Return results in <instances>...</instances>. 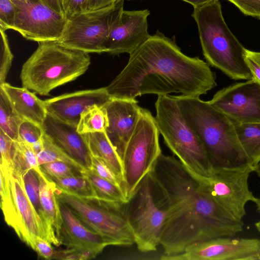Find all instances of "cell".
<instances>
[{
  "mask_svg": "<svg viewBox=\"0 0 260 260\" xmlns=\"http://www.w3.org/2000/svg\"><path fill=\"white\" fill-rule=\"evenodd\" d=\"M45 175L55 184L56 187L61 190L82 196L96 197L91 183L82 174L65 177H54L46 174Z\"/></svg>",
  "mask_w": 260,
  "mask_h": 260,
  "instance_id": "obj_29",
  "label": "cell"
},
{
  "mask_svg": "<svg viewBox=\"0 0 260 260\" xmlns=\"http://www.w3.org/2000/svg\"><path fill=\"white\" fill-rule=\"evenodd\" d=\"M192 5L193 8H197L206 5L214 0H182Z\"/></svg>",
  "mask_w": 260,
  "mask_h": 260,
  "instance_id": "obj_45",
  "label": "cell"
},
{
  "mask_svg": "<svg viewBox=\"0 0 260 260\" xmlns=\"http://www.w3.org/2000/svg\"><path fill=\"white\" fill-rule=\"evenodd\" d=\"M59 1H60V3H61V5L62 6V0H59Z\"/></svg>",
  "mask_w": 260,
  "mask_h": 260,
  "instance_id": "obj_50",
  "label": "cell"
},
{
  "mask_svg": "<svg viewBox=\"0 0 260 260\" xmlns=\"http://www.w3.org/2000/svg\"><path fill=\"white\" fill-rule=\"evenodd\" d=\"M243 14L260 19V0H228Z\"/></svg>",
  "mask_w": 260,
  "mask_h": 260,
  "instance_id": "obj_40",
  "label": "cell"
},
{
  "mask_svg": "<svg viewBox=\"0 0 260 260\" xmlns=\"http://www.w3.org/2000/svg\"><path fill=\"white\" fill-rule=\"evenodd\" d=\"M216 85L208 63L184 54L173 40L157 30L129 54L126 65L105 87L112 99H136L172 93L200 97Z\"/></svg>",
  "mask_w": 260,
  "mask_h": 260,
  "instance_id": "obj_2",
  "label": "cell"
},
{
  "mask_svg": "<svg viewBox=\"0 0 260 260\" xmlns=\"http://www.w3.org/2000/svg\"><path fill=\"white\" fill-rule=\"evenodd\" d=\"M43 147L37 155L40 166L44 164L53 161H63L69 163L82 171L85 170L80 164L68 155L57 145L44 133L42 137Z\"/></svg>",
  "mask_w": 260,
  "mask_h": 260,
  "instance_id": "obj_30",
  "label": "cell"
},
{
  "mask_svg": "<svg viewBox=\"0 0 260 260\" xmlns=\"http://www.w3.org/2000/svg\"><path fill=\"white\" fill-rule=\"evenodd\" d=\"M91 155V154H90ZM90 169L99 176L122 188L123 181L103 159L91 155Z\"/></svg>",
  "mask_w": 260,
  "mask_h": 260,
  "instance_id": "obj_32",
  "label": "cell"
},
{
  "mask_svg": "<svg viewBox=\"0 0 260 260\" xmlns=\"http://www.w3.org/2000/svg\"><path fill=\"white\" fill-rule=\"evenodd\" d=\"M16 17L13 30L25 39L40 42L58 41L68 19L41 0H26L15 4Z\"/></svg>",
  "mask_w": 260,
  "mask_h": 260,
  "instance_id": "obj_12",
  "label": "cell"
},
{
  "mask_svg": "<svg viewBox=\"0 0 260 260\" xmlns=\"http://www.w3.org/2000/svg\"><path fill=\"white\" fill-rule=\"evenodd\" d=\"M209 102L234 122H260V83L254 79L223 88Z\"/></svg>",
  "mask_w": 260,
  "mask_h": 260,
  "instance_id": "obj_13",
  "label": "cell"
},
{
  "mask_svg": "<svg viewBox=\"0 0 260 260\" xmlns=\"http://www.w3.org/2000/svg\"><path fill=\"white\" fill-rule=\"evenodd\" d=\"M16 17V6L11 0H0V29H13Z\"/></svg>",
  "mask_w": 260,
  "mask_h": 260,
  "instance_id": "obj_36",
  "label": "cell"
},
{
  "mask_svg": "<svg viewBox=\"0 0 260 260\" xmlns=\"http://www.w3.org/2000/svg\"><path fill=\"white\" fill-rule=\"evenodd\" d=\"M233 122L240 143L254 169L260 162V122Z\"/></svg>",
  "mask_w": 260,
  "mask_h": 260,
  "instance_id": "obj_24",
  "label": "cell"
},
{
  "mask_svg": "<svg viewBox=\"0 0 260 260\" xmlns=\"http://www.w3.org/2000/svg\"><path fill=\"white\" fill-rule=\"evenodd\" d=\"M191 16L208 63L233 79H253L245 58L246 48L229 28L219 1L193 8Z\"/></svg>",
  "mask_w": 260,
  "mask_h": 260,
  "instance_id": "obj_4",
  "label": "cell"
},
{
  "mask_svg": "<svg viewBox=\"0 0 260 260\" xmlns=\"http://www.w3.org/2000/svg\"><path fill=\"white\" fill-rule=\"evenodd\" d=\"M173 96L203 143L214 169L250 165L232 120L200 97Z\"/></svg>",
  "mask_w": 260,
  "mask_h": 260,
  "instance_id": "obj_3",
  "label": "cell"
},
{
  "mask_svg": "<svg viewBox=\"0 0 260 260\" xmlns=\"http://www.w3.org/2000/svg\"><path fill=\"white\" fill-rule=\"evenodd\" d=\"M89 0H62V6L68 20L88 11Z\"/></svg>",
  "mask_w": 260,
  "mask_h": 260,
  "instance_id": "obj_38",
  "label": "cell"
},
{
  "mask_svg": "<svg viewBox=\"0 0 260 260\" xmlns=\"http://www.w3.org/2000/svg\"><path fill=\"white\" fill-rule=\"evenodd\" d=\"M22 178L27 197L36 212L45 223L53 228L48 220L41 205L39 180L36 172L34 170H30L23 176Z\"/></svg>",
  "mask_w": 260,
  "mask_h": 260,
  "instance_id": "obj_31",
  "label": "cell"
},
{
  "mask_svg": "<svg viewBox=\"0 0 260 260\" xmlns=\"http://www.w3.org/2000/svg\"><path fill=\"white\" fill-rule=\"evenodd\" d=\"M84 135L90 154L105 160L123 181V168L122 160L106 132Z\"/></svg>",
  "mask_w": 260,
  "mask_h": 260,
  "instance_id": "obj_22",
  "label": "cell"
},
{
  "mask_svg": "<svg viewBox=\"0 0 260 260\" xmlns=\"http://www.w3.org/2000/svg\"><path fill=\"white\" fill-rule=\"evenodd\" d=\"M96 256L92 252L84 250L67 248L55 250L52 259L66 260H85L94 258Z\"/></svg>",
  "mask_w": 260,
  "mask_h": 260,
  "instance_id": "obj_39",
  "label": "cell"
},
{
  "mask_svg": "<svg viewBox=\"0 0 260 260\" xmlns=\"http://www.w3.org/2000/svg\"><path fill=\"white\" fill-rule=\"evenodd\" d=\"M56 193L59 202L66 205L88 228L100 234L109 246L135 243L126 215V204L110 202L95 196H79L57 187Z\"/></svg>",
  "mask_w": 260,
  "mask_h": 260,
  "instance_id": "obj_7",
  "label": "cell"
},
{
  "mask_svg": "<svg viewBox=\"0 0 260 260\" xmlns=\"http://www.w3.org/2000/svg\"><path fill=\"white\" fill-rule=\"evenodd\" d=\"M148 176L154 200L166 214L160 237L163 255L177 254L193 243L243 231V220L216 201L205 178L175 157L161 153Z\"/></svg>",
  "mask_w": 260,
  "mask_h": 260,
  "instance_id": "obj_1",
  "label": "cell"
},
{
  "mask_svg": "<svg viewBox=\"0 0 260 260\" xmlns=\"http://www.w3.org/2000/svg\"><path fill=\"white\" fill-rule=\"evenodd\" d=\"M13 174L22 177L29 170L41 171L38 157L31 146L18 139L13 141L12 150Z\"/></svg>",
  "mask_w": 260,
  "mask_h": 260,
  "instance_id": "obj_25",
  "label": "cell"
},
{
  "mask_svg": "<svg viewBox=\"0 0 260 260\" xmlns=\"http://www.w3.org/2000/svg\"><path fill=\"white\" fill-rule=\"evenodd\" d=\"M13 142V140L0 129L1 166L12 171Z\"/></svg>",
  "mask_w": 260,
  "mask_h": 260,
  "instance_id": "obj_37",
  "label": "cell"
},
{
  "mask_svg": "<svg viewBox=\"0 0 260 260\" xmlns=\"http://www.w3.org/2000/svg\"><path fill=\"white\" fill-rule=\"evenodd\" d=\"M108 125V117L104 106L94 105L82 113L77 129L83 135L102 132L106 131Z\"/></svg>",
  "mask_w": 260,
  "mask_h": 260,
  "instance_id": "obj_27",
  "label": "cell"
},
{
  "mask_svg": "<svg viewBox=\"0 0 260 260\" xmlns=\"http://www.w3.org/2000/svg\"><path fill=\"white\" fill-rule=\"evenodd\" d=\"M0 87L4 90L14 109L22 119L42 126L47 114L44 101L40 99L35 92L24 87H15L5 82Z\"/></svg>",
  "mask_w": 260,
  "mask_h": 260,
  "instance_id": "obj_21",
  "label": "cell"
},
{
  "mask_svg": "<svg viewBox=\"0 0 260 260\" xmlns=\"http://www.w3.org/2000/svg\"><path fill=\"white\" fill-rule=\"evenodd\" d=\"M254 203L255 204L256 206V209L257 211L258 212L259 215H260V197L257 198L256 197V199L255 201H254ZM255 226L257 230L260 233V218L258 221H257L255 223Z\"/></svg>",
  "mask_w": 260,
  "mask_h": 260,
  "instance_id": "obj_46",
  "label": "cell"
},
{
  "mask_svg": "<svg viewBox=\"0 0 260 260\" xmlns=\"http://www.w3.org/2000/svg\"><path fill=\"white\" fill-rule=\"evenodd\" d=\"M82 174L91 183L96 197L110 202L128 203L122 187L99 176L89 168L83 170Z\"/></svg>",
  "mask_w": 260,
  "mask_h": 260,
  "instance_id": "obj_26",
  "label": "cell"
},
{
  "mask_svg": "<svg viewBox=\"0 0 260 260\" xmlns=\"http://www.w3.org/2000/svg\"><path fill=\"white\" fill-rule=\"evenodd\" d=\"M51 244L47 240L40 237H37L35 240L33 250L41 257L47 259H51L55 252Z\"/></svg>",
  "mask_w": 260,
  "mask_h": 260,
  "instance_id": "obj_42",
  "label": "cell"
},
{
  "mask_svg": "<svg viewBox=\"0 0 260 260\" xmlns=\"http://www.w3.org/2000/svg\"><path fill=\"white\" fill-rule=\"evenodd\" d=\"M39 180L40 197L42 207L48 220L53 226L57 237L62 223L60 203L56 193L55 184L41 170L36 172ZM58 238V237H57Z\"/></svg>",
  "mask_w": 260,
  "mask_h": 260,
  "instance_id": "obj_23",
  "label": "cell"
},
{
  "mask_svg": "<svg viewBox=\"0 0 260 260\" xmlns=\"http://www.w3.org/2000/svg\"><path fill=\"white\" fill-rule=\"evenodd\" d=\"M104 107L109 120L105 132L122 160L139 121L142 108L138 106L136 99H112Z\"/></svg>",
  "mask_w": 260,
  "mask_h": 260,
  "instance_id": "obj_17",
  "label": "cell"
},
{
  "mask_svg": "<svg viewBox=\"0 0 260 260\" xmlns=\"http://www.w3.org/2000/svg\"><path fill=\"white\" fill-rule=\"evenodd\" d=\"M254 172L257 174V176L260 177V162L255 166Z\"/></svg>",
  "mask_w": 260,
  "mask_h": 260,
  "instance_id": "obj_48",
  "label": "cell"
},
{
  "mask_svg": "<svg viewBox=\"0 0 260 260\" xmlns=\"http://www.w3.org/2000/svg\"><path fill=\"white\" fill-rule=\"evenodd\" d=\"M41 170L46 174L54 177H65L82 174V171L63 161H53L42 164Z\"/></svg>",
  "mask_w": 260,
  "mask_h": 260,
  "instance_id": "obj_34",
  "label": "cell"
},
{
  "mask_svg": "<svg viewBox=\"0 0 260 260\" xmlns=\"http://www.w3.org/2000/svg\"><path fill=\"white\" fill-rule=\"evenodd\" d=\"M23 63L20 78L22 87L48 96L54 89L84 74L90 64L88 53L66 47L58 41L38 43Z\"/></svg>",
  "mask_w": 260,
  "mask_h": 260,
  "instance_id": "obj_5",
  "label": "cell"
},
{
  "mask_svg": "<svg viewBox=\"0 0 260 260\" xmlns=\"http://www.w3.org/2000/svg\"><path fill=\"white\" fill-rule=\"evenodd\" d=\"M155 107V120L168 147L191 173L200 178H210L214 168L204 146L173 96H158Z\"/></svg>",
  "mask_w": 260,
  "mask_h": 260,
  "instance_id": "obj_6",
  "label": "cell"
},
{
  "mask_svg": "<svg viewBox=\"0 0 260 260\" xmlns=\"http://www.w3.org/2000/svg\"><path fill=\"white\" fill-rule=\"evenodd\" d=\"M112 99L106 87L77 91L44 101L47 113L68 124L77 126L81 114L88 107L104 106Z\"/></svg>",
  "mask_w": 260,
  "mask_h": 260,
  "instance_id": "obj_18",
  "label": "cell"
},
{
  "mask_svg": "<svg viewBox=\"0 0 260 260\" xmlns=\"http://www.w3.org/2000/svg\"><path fill=\"white\" fill-rule=\"evenodd\" d=\"M44 133L52 141L84 168L91 167V155L84 135L79 134L77 126L64 122L47 113L42 125Z\"/></svg>",
  "mask_w": 260,
  "mask_h": 260,
  "instance_id": "obj_19",
  "label": "cell"
},
{
  "mask_svg": "<svg viewBox=\"0 0 260 260\" xmlns=\"http://www.w3.org/2000/svg\"><path fill=\"white\" fill-rule=\"evenodd\" d=\"M127 1H131V0H127Z\"/></svg>",
  "mask_w": 260,
  "mask_h": 260,
  "instance_id": "obj_51",
  "label": "cell"
},
{
  "mask_svg": "<svg viewBox=\"0 0 260 260\" xmlns=\"http://www.w3.org/2000/svg\"><path fill=\"white\" fill-rule=\"evenodd\" d=\"M159 135L154 117L148 110L142 108L139 121L122 159V188L128 201L161 153Z\"/></svg>",
  "mask_w": 260,
  "mask_h": 260,
  "instance_id": "obj_8",
  "label": "cell"
},
{
  "mask_svg": "<svg viewBox=\"0 0 260 260\" xmlns=\"http://www.w3.org/2000/svg\"><path fill=\"white\" fill-rule=\"evenodd\" d=\"M9 170L15 201V223L13 230L21 240L32 249L37 237L45 239L56 246L61 243L54 229L45 223L30 203L25 191L22 177Z\"/></svg>",
  "mask_w": 260,
  "mask_h": 260,
  "instance_id": "obj_15",
  "label": "cell"
},
{
  "mask_svg": "<svg viewBox=\"0 0 260 260\" xmlns=\"http://www.w3.org/2000/svg\"><path fill=\"white\" fill-rule=\"evenodd\" d=\"M247 260H260V251L249 257Z\"/></svg>",
  "mask_w": 260,
  "mask_h": 260,
  "instance_id": "obj_47",
  "label": "cell"
},
{
  "mask_svg": "<svg viewBox=\"0 0 260 260\" xmlns=\"http://www.w3.org/2000/svg\"><path fill=\"white\" fill-rule=\"evenodd\" d=\"M54 11L62 14L65 16L63 8L59 0H41Z\"/></svg>",
  "mask_w": 260,
  "mask_h": 260,
  "instance_id": "obj_44",
  "label": "cell"
},
{
  "mask_svg": "<svg viewBox=\"0 0 260 260\" xmlns=\"http://www.w3.org/2000/svg\"><path fill=\"white\" fill-rule=\"evenodd\" d=\"M14 4H17L18 3H24L26 1V0H11Z\"/></svg>",
  "mask_w": 260,
  "mask_h": 260,
  "instance_id": "obj_49",
  "label": "cell"
},
{
  "mask_svg": "<svg viewBox=\"0 0 260 260\" xmlns=\"http://www.w3.org/2000/svg\"><path fill=\"white\" fill-rule=\"evenodd\" d=\"M124 1L68 20L63 35L58 42L87 53L106 52V43L112 26L124 10Z\"/></svg>",
  "mask_w": 260,
  "mask_h": 260,
  "instance_id": "obj_9",
  "label": "cell"
},
{
  "mask_svg": "<svg viewBox=\"0 0 260 260\" xmlns=\"http://www.w3.org/2000/svg\"><path fill=\"white\" fill-rule=\"evenodd\" d=\"M120 1L121 0H89L88 11L104 8Z\"/></svg>",
  "mask_w": 260,
  "mask_h": 260,
  "instance_id": "obj_43",
  "label": "cell"
},
{
  "mask_svg": "<svg viewBox=\"0 0 260 260\" xmlns=\"http://www.w3.org/2000/svg\"><path fill=\"white\" fill-rule=\"evenodd\" d=\"M60 203L62 223L58 238L67 248L90 251L96 256L107 246V241L88 228L65 204Z\"/></svg>",
  "mask_w": 260,
  "mask_h": 260,
  "instance_id": "obj_20",
  "label": "cell"
},
{
  "mask_svg": "<svg viewBox=\"0 0 260 260\" xmlns=\"http://www.w3.org/2000/svg\"><path fill=\"white\" fill-rule=\"evenodd\" d=\"M44 131L42 126L28 120H24L19 128L18 139L31 146L41 140Z\"/></svg>",
  "mask_w": 260,
  "mask_h": 260,
  "instance_id": "obj_35",
  "label": "cell"
},
{
  "mask_svg": "<svg viewBox=\"0 0 260 260\" xmlns=\"http://www.w3.org/2000/svg\"><path fill=\"white\" fill-rule=\"evenodd\" d=\"M0 85L5 83L13 59L5 31L0 29Z\"/></svg>",
  "mask_w": 260,
  "mask_h": 260,
  "instance_id": "obj_33",
  "label": "cell"
},
{
  "mask_svg": "<svg viewBox=\"0 0 260 260\" xmlns=\"http://www.w3.org/2000/svg\"><path fill=\"white\" fill-rule=\"evenodd\" d=\"M222 237L195 243L162 260H247L260 251V239Z\"/></svg>",
  "mask_w": 260,
  "mask_h": 260,
  "instance_id": "obj_14",
  "label": "cell"
},
{
  "mask_svg": "<svg viewBox=\"0 0 260 260\" xmlns=\"http://www.w3.org/2000/svg\"><path fill=\"white\" fill-rule=\"evenodd\" d=\"M126 212L138 249L156 251L166 214L154 200L148 174L127 203Z\"/></svg>",
  "mask_w": 260,
  "mask_h": 260,
  "instance_id": "obj_10",
  "label": "cell"
},
{
  "mask_svg": "<svg viewBox=\"0 0 260 260\" xmlns=\"http://www.w3.org/2000/svg\"><path fill=\"white\" fill-rule=\"evenodd\" d=\"M245 58L253 79L260 83V52L246 49Z\"/></svg>",
  "mask_w": 260,
  "mask_h": 260,
  "instance_id": "obj_41",
  "label": "cell"
},
{
  "mask_svg": "<svg viewBox=\"0 0 260 260\" xmlns=\"http://www.w3.org/2000/svg\"><path fill=\"white\" fill-rule=\"evenodd\" d=\"M23 121L14 109L4 90L0 87V129L13 141L17 140L20 125Z\"/></svg>",
  "mask_w": 260,
  "mask_h": 260,
  "instance_id": "obj_28",
  "label": "cell"
},
{
  "mask_svg": "<svg viewBox=\"0 0 260 260\" xmlns=\"http://www.w3.org/2000/svg\"><path fill=\"white\" fill-rule=\"evenodd\" d=\"M254 168L248 165L240 167L214 168L212 176L205 179L210 193L228 212L239 220L246 215L245 206L256 197L250 190L248 179Z\"/></svg>",
  "mask_w": 260,
  "mask_h": 260,
  "instance_id": "obj_11",
  "label": "cell"
},
{
  "mask_svg": "<svg viewBox=\"0 0 260 260\" xmlns=\"http://www.w3.org/2000/svg\"><path fill=\"white\" fill-rule=\"evenodd\" d=\"M149 15L147 9L123 10L110 30L105 44L106 53L131 54L145 42L151 36L148 31Z\"/></svg>",
  "mask_w": 260,
  "mask_h": 260,
  "instance_id": "obj_16",
  "label": "cell"
}]
</instances>
